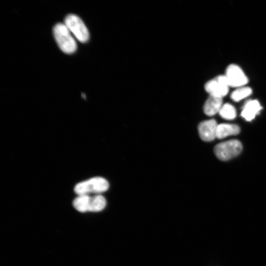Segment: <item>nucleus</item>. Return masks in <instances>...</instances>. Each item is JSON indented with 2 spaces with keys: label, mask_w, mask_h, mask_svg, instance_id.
<instances>
[{
  "label": "nucleus",
  "mask_w": 266,
  "mask_h": 266,
  "mask_svg": "<svg viewBox=\"0 0 266 266\" xmlns=\"http://www.w3.org/2000/svg\"><path fill=\"white\" fill-rule=\"evenodd\" d=\"M230 86L225 75H220L207 82L204 89L209 96L222 98L228 94Z\"/></svg>",
  "instance_id": "5"
},
{
  "label": "nucleus",
  "mask_w": 266,
  "mask_h": 266,
  "mask_svg": "<svg viewBox=\"0 0 266 266\" xmlns=\"http://www.w3.org/2000/svg\"><path fill=\"white\" fill-rule=\"evenodd\" d=\"M64 24L79 41L84 43L88 40V30L78 16L72 14L67 15L65 19Z\"/></svg>",
  "instance_id": "4"
},
{
  "label": "nucleus",
  "mask_w": 266,
  "mask_h": 266,
  "mask_svg": "<svg viewBox=\"0 0 266 266\" xmlns=\"http://www.w3.org/2000/svg\"><path fill=\"white\" fill-rule=\"evenodd\" d=\"M106 205V200L105 198L101 195H97L91 197L89 211H101Z\"/></svg>",
  "instance_id": "12"
},
{
  "label": "nucleus",
  "mask_w": 266,
  "mask_h": 266,
  "mask_svg": "<svg viewBox=\"0 0 266 266\" xmlns=\"http://www.w3.org/2000/svg\"><path fill=\"white\" fill-rule=\"evenodd\" d=\"M222 105V98L209 96L204 103L203 111L206 115L213 116L219 112Z\"/></svg>",
  "instance_id": "9"
},
{
  "label": "nucleus",
  "mask_w": 266,
  "mask_h": 266,
  "mask_svg": "<svg viewBox=\"0 0 266 266\" xmlns=\"http://www.w3.org/2000/svg\"><path fill=\"white\" fill-rule=\"evenodd\" d=\"M218 124L214 119L204 121L198 126L200 138L204 141H211L216 138Z\"/></svg>",
  "instance_id": "7"
},
{
  "label": "nucleus",
  "mask_w": 266,
  "mask_h": 266,
  "mask_svg": "<svg viewBox=\"0 0 266 266\" xmlns=\"http://www.w3.org/2000/svg\"><path fill=\"white\" fill-rule=\"evenodd\" d=\"M252 93L251 88L243 86L237 88L231 95V99L234 101H239L249 96Z\"/></svg>",
  "instance_id": "13"
},
{
  "label": "nucleus",
  "mask_w": 266,
  "mask_h": 266,
  "mask_svg": "<svg viewBox=\"0 0 266 266\" xmlns=\"http://www.w3.org/2000/svg\"><path fill=\"white\" fill-rule=\"evenodd\" d=\"M108 188L109 183L105 178L94 177L77 183L74 191L78 196L90 193L100 194L106 191Z\"/></svg>",
  "instance_id": "2"
},
{
  "label": "nucleus",
  "mask_w": 266,
  "mask_h": 266,
  "mask_svg": "<svg viewBox=\"0 0 266 266\" xmlns=\"http://www.w3.org/2000/svg\"><path fill=\"white\" fill-rule=\"evenodd\" d=\"M70 33L64 23H58L53 28L54 36L58 45L66 54L74 52L77 48L76 41Z\"/></svg>",
  "instance_id": "1"
},
{
  "label": "nucleus",
  "mask_w": 266,
  "mask_h": 266,
  "mask_svg": "<svg viewBox=\"0 0 266 266\" xmlns=\"http://www.w3.org/2000/svg\"><path fill=\"white\" fill-rule=\"evenodd\" d=\"M221 117L227 120L234 119L236 116V112L233 105L230 103L223 104L219 112Z\"/></svg>",
  "instance_id": "14"
},
{
  "label": "nucleus",
  "mask_w": 266,
  "mask_h": 266,
  "mask_svg": "<svg viewBox=\"0 0 266 266\" xmlns=\"http://www.w3.org/2000/svg\"><path fill=\"white\" fill-rule=\"evenodd\" d=\"M91 197L89 195H78L72 202L73 207L80 212L89 211Z\"/></svg>",
  "instance_id": "11"
},
{
  "label": "nucleus",
  "mask_w": 266,
  "mask_h": 266,
  "mask_svg": "<svg viewBox=\"0 0 266 266\" xmlns=\"http://www.w3.org/2000/svg\"><path fill=\"white\" fill-rule=\"evenodd\" d=\"M242 149L241 142L235 139L220 143L214 148V153L220 160L227 161L239 155Z\"/></svg>",
  "instance_id": "3"
},
{
  "label": "nucleus",
  "mask_w": 266,
  "mask_h": 266,
  "mask_svg": "<svg viewBox=\"0 0 266 266\" xmlns=\"http://www.w3.org/2000/svg\"><path fill=\"white\" fill-rule=\"evenodd\" d=\"M240 128L235 124H221L218 125L216 137L222 139L227 136L237 134Z\"/></svg>",
  "instance_id": "10"
},
{
  "label": "nucleus",
  "mask_w": 266,
  "mask_h": 266,
  "mask_svg": "<svg viewBox=\"0 0 266 266\" xmlns=\"http://www.w3.org/2000/svg\"><path fill=\"white\" fill-rule=\"evenodd\" d=\"M225 76L230 87L239 88L245 86L248 81L242 69L235 64H231L227 67Z\"/></svg>",
  "instance_id": "6"
},
{
  "label": "nucleus",
  "mask_w": 266,
  "mask_h": 266,
  "mask_svg": "<svg viewBox=\"0 0 266 266\" xmlns=\"http://www.w3.org/2000/svg\"><path fill=\"white\" fill-rule=\"evenodd\" d=\"M262 109V107L257 100H249L244 105L241 115L246 121H250L254 119Z\"/></svg>",
  "instance_id": "8"
}]
</instances>
